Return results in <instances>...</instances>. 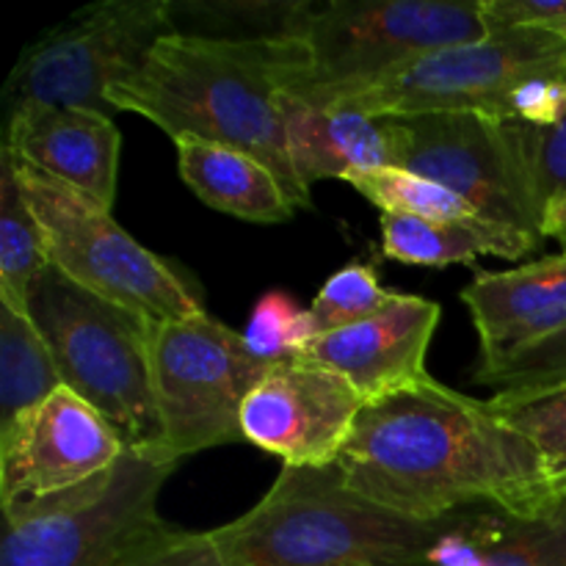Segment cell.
Masks as SVG:
<instances>
[{
    "label": "cell",
    "mask_w": 566,
    "mask_h": 566,
    "mask_svg": "<svg viewBox=\"0 0 566 566\" xmlns=\"http://www.w3.org/2000/svg\"><path fill=\"white\" fill-rule=\"evenodd\" d=\"M335 464L348 490L415 523L486 506L545 514L566 503V486L528 437L490 401L431 376L365 401Z\"/></svg>",
    "instance_id": "6da1fadb"
},
{
    "label": "cell",
    "mask_w": 566,
    "mask_h": 566,
    "mask_svg": "<svg viewBox=\"0 0 566 566\" xmlns=\"http://www.w3.org/2000/svg\"><path fill=\"white\" fill-rule=\"evenodd\" d=\"M114 111H133L171 138L191 133L258 155L285 182L296 208H310L287 153L276 59L269 39H216L175 31L108 92Z\"/></svg>",
    "instance_id": "7a4b0ae2"
},
{
    "label": "cell",
    "mask_w": 566,
    "mask_h": 566,
    "mask_svg": "<svg viewBox=\"0 0 566 566\" xmlns=\"http://www.w3.org/2000/svg\"><path fill=\"white\" fill-rule=\"evenodd\" d=\"M440 528L365 501L326 464L282 468L247 514L208 534L221 566H423Z\"/></svg>",
    "instance_id": "3957f363"
},
{
    "label": "cell",
    "mask_w": 566,
    "mask_h": 566,
    "mask_svg": "<svg viewBox=\"0 0 566 566\" xmlns=\"http://www.w3.org/2000/svg\"><path fill=\"white\" fill-rule=\"evenodd\" d=\"M484 36L481 0H302L291 25L271 36L276 86L293 97L324 99Z\"/></svg>",
    "instance_id": "277c9868"
},
{
    "label": "cell",
    "mask_w": 566,
    "mask_h": 566,
    "mask_svg": "<svg viewBox=\"0 0 566 566\" xmlns=\"http://www.w3.org/2000/svg\"><path fill=\"white\" fill-rule=\"evenodd\" d=\"M28 315L48 340L64 385L103 415L127 451L164 453L149 368L153 321L94 296L53 265L33 282Z\"/></svg>",
    "instance_id": "5b68a950"
},
{
    "label": "cell",
    "mask_w": 566,
    "mask_h": 566,
    "mask_svg": "<svg viewBox=\"0 0 566 566\" xmlns=\"http://www.w3.org/2000/svg\"><path fill=\"white\" fill-rule=\"evenodd\" d=\"M175 459L125 457L75 490L6 517L0 566H127L175 534L158 512Z\"/></svg>",
    "instance_id": "8992f818"
},
{
    "label": "cell",
    "mask_w": 566,
    "mask_h": 566,
    "mask_svg": "<svg viewBox=\"0 0 566 566\" xmlns=\"http://www.w3.org/2000/svg\"><path fill=\"white\" fill-rule=\"evenodd\" d=\"M14 175L42 227L50 265L66 280L153 324L205 315L180 271L122 230L111 208L17 160Z\"/></svg>",
    "instance_id": "52a82bcc"
},
{
    "label": "cell",
    "mask_w": 566,
    "mask_h": 566,
    "mask_svg": "<svg viewBox=\"0 0 566 566\" xmlns=\"http://www.w3.org/2000/svg\"><path fill=\"white\" fill-rule=\"evenodd\" d=\"M556 70H566L564 39L539 31H490L479 42L434 50L374 81L307 103L340 105L379 119L484 114L509 122L514 92L531 77Z\"/></svg>",
    "instance_id": "ba28073f"
},
{
    "label": "cell",
    "mask_w": 566,
    "mask_h": 566,
    "mask_svg": "<svg viewBox=\"0 0 566 566\" xmlns=\"http://www.w3.org/2000/svg\"><path fill=\"white\" fill-rule=\"evenodd\" d=\"M177 31L169 0H105L66 17L17 59L6 81V116L22 108H88L116 114L108 92L149 50Z\"/></svg>",
    "instance_id": "9c48e42d"
},
{
    "label": "cell",
    "mask_w": 566,
    "mask_h": 566,
    "mask_svg": "<svg viewBox=\"0 0 566 566\" xmlns=\"http://www.w3.org/2000/svg\"><path fill=\"white\" fill-rule=\"evenodd\" d=\"M271 363L208 313L149 326V368L164 453L175 462L241 442V412Z\"/></svg>",
    "instance_id": "30bf717a"
},
{
    "label": "cell",
    "mask_w": 566,
    "mask_h": 566,
    "mask_svg": "<svg viewBox=\"0 0 566 566\" xmlns=\"http://www.w3.org/2000/svg\"><path fill=\"white\" fill-rule=\"evenodd\" d=\"M396 119V169L415 171L462 197L484 219L542 241L531 171L528 125L484 114H420Z\"/></svg>",
    "instance_id": "8fae6325"
},
{
    "label": "cell",
    "mask_w": 566,
    "mask_h": 566,
    "mask_svg": "<svg viewBox=\"0 0 566 566\" xmlns=\"http://www.w3.org/2000/svg\"><path fill=\"white\" fill-rule=\"evenodd\" d=\"M125 442L70 387H59L0 429L3 520L97 479L125 457Z\"/></svg>",
    "instance_id": "7c38bea8"
},
{
    "label": "cell",
    "mask_w": 566,
    "mask_h": 566,
    "mask_svg": "<svg viewBox=\"0 0 566 566\" xmlns=\"http://www.w3.org/2000/svg\"><path fill=\"white\" fill-rule=\"evenodd\" d=\"M365 398L337 370L307 357L271 363L241 412L243 442L285 468L335 464Z\"/></svg>",
    "instance_id": "4fadbf2b"
},
{
    "label": "cell",
    "mask_w": 566,
    "mask_h": 566,
    "mask_svg": "<svg viewBox=\"0 0 566 566\" xmlns=\"http://www.w3.org/2000/svg\"><path fill=\"white\" fill-rule=\"evenodd\" d=\"M442 310L423 296L398 293L387 310L321 335L302 357L337 370L365 401L429 379L426 354Z\"/></svg>",
    "instance_id": "5bb4252c"
},
{
    "label": "cell",
    "mask_w": 566,
    "mask_h": 566,
    "mask_svg": "<svg viewBox=\"0 0 566 566\" xmlns=\"http://www.w3.org/2000/svg\"><path fill=\"white\" fill-rule=\"evenodd\" d=\"M6 149L20 166L86 193L103 208L116 197L122 136L111 114L22 108L6 116Z\"/></svg>",
    "instance_id": "9a60e30c"
},
{
    "label": "cell",
    "mask_w": 566,
    "mask_h": 566,
    "mask_svg": "<svg viewBox=\"0 0 566 566\" xmlns=\"http://www.w3.org/2000/svg\"><path fill=\"white\" fill-rule=\"evenodd\" d=\"M479 332V368H495L566 329V254L481 271L462 291Z\"/></svg>",
    "instance_id": "2e32d148"
},
{
    "label": "cell",
    "mask_w": 566,
    "mask_h": 566,
    "mask_svg": "<svg viewBox=\"0 0 566 566\" xmlns=\"http://www.w3.org/2000/svg\"><path fill=\"white\" fill-rule=\"evenodd\" d=\"M287 153L302 186L348 180L354 171L396 166V119L368 116L340 105H315L280 92Z\"/></svg>",
    "instance_id": "e0dca14e"
},
{
    "label": "cell",
    "mask_w": 566,
    "mask_h": 566,
    "mask_svg": "<svg viewBox=\"0 0 566 566\" xmlns=\"http://www.w3.org/2000/svg\"><path fill=\"white\" fill-rule=\"evenodd\" d=\"M423 566H566V503L545 514L490 506L451 514Z\"/></svg>",
    "instance_id": "ac0fdd59"
},
{
    "label": "cell",
    "mask_w": 566,
    "mask_h": 566,
    "mask_svg": "<svg viewBox=\"0 0 566 566\" xmlns=\"http://www.w3.org/2000/svg\"><path fill=\"white\" fill-rule=\"evenodd\" d=\"M180 177L208 208L254 224H280L296 210L285 182L258 155L210 138H171Z\"/></svg>",
    "instance_id": "d6986e66"
},
{
    "label": "cell",
    "mask_w": 566,
    "mask_h": 566,
    "mask_svg": "<svg viewBox=\"0 0 566 566\" xmlns=\"http://www.w3.org/2000/svg\"><path fill=\"white\" fill-rule=\"evenodd\" d=\"M539 247L536 238L514 227L481 219H412L381 216V249L390 260L426 269L473 265L479 258L520 260Z\"/></svg>",
    "instance_id": "ffe728a7"
},
{
    "label": "cell",
    "mask_w": 566,
    "mask_h": 566,
    "mask_svg": "<svg viewBox=\"0 0 566 566\" xmlns=\"http://www.w3.org/2000/svg\"><path fill=\"white\" fill-rule=\"evenodd\" d=\"M64 387L59 363L33 318L0 302V429Z\"/></svg>",
    "instance_id": "44dd1931"
},
{
    "label": "cell",
    "mask_w": 566,
    "mask_h": 566,
    "mask_svg": "<svg viewBox=\"0 0 566 566\" xmlns=\"http://www.w3.org/2000/svg\"><path fill=\"white\" fill-rule=\"evenodd\" d=\"M42 227L28 208L14 175V160L0 155V302L28 313V293L48 271Z\"/></svg>",
    "instance_id": "7402d4cb"
},
{
    "label": "cell",
    "mask_w": 566,
    "mask_h": 566,
    "mask_svg": "<svg viewBox=\"0 0 566 566\" xmlns=\"http://www.w3.org/2000/svg\"><path fill=\"white\" fill-rule=\"evenodd\" d=\"M348 186L357 188L381 216H412V219H473L475 213L462 197L442 188L440 182L415 171L381 166V169L354 171ZM484 219V216H481Z\"/></svg>",
    "instance_id": "603a6c76"
},
{
    "label": "cell",
    "mask_w": 566,
    "mask_h": 566,
    "mask_svg": "<svg viewBox=\"0 0 566 566\" xmlns=\"http://www.w3.org/2000/svg\"><path fill=\"white\" fill-rule=\"evenodd\" d=\"M321 337L313 313L285 291H269L258 298L243 329L247 348L263 363L302 357Z\"/></svg>",
    "instance_id": "cb8c5ba5"
},
{
    "label": "cell",
    "mask_w": 566,
    "mask_h": 566,
    "mask_svg": "<svg viewBox=\"0 0 566 566\" xmlns=\"http://www.w3.org/2000/svg\"><path fill=\"white\" fill-rule=\"evenodd\" d=\"M490 403L534 442L553 479L566 486V385L534 396H495Z\"/></svg>",
    "instance_id": "d4e9b609"
},
{
    "label": "cell",
    "mask_w": 566,
    "mask_h": 566,
    "mask_svg": "<svg viewBox=\"0 0 566 566\" xmlns=\"http://www.w3.org/2000/svg\"><path fill=\"white\" fill-rule=\"evenodd\" d=\"M396 296L398 293L381 287L379 276L370 265L348 263L324 282L310 313H313L321 335H326V332L346 329L359 321L374 318L381 310L390 307Z\"/></svg>",
    "instance_id": "484cf974"
},
{
    "label": "cell",
    "mask_w": 566,
    "mask_h": 566,
    "mask_svg": "<svg viewBox=\"0 0 566 566\" xmlns=\"http://www.w3.org/2000/svg\"><path fill=\"white\" fill-rule=\"evenodd\" d=\"M473 381L506 398L534 396L566 385V329L495 368H475Z\"/></svg>",
    "instance_id": "4316f807"
},
{
    "label": "cell",
    "mask_w": 566,
    "mask_h": 566,
    "mask_svg": "<svg viewBox=\"0 0 566 566\" xmlns=\"http://www.w3.org/2000/svg\"><path fill=\"white\" fill-rule=\"evenodd\" d=\"M486 31H539L566 42V0H481Z\"/></svg>",
    "instance_id": "83f0119b"
},
{
    "label": "cell",
    "mask_w": 566,
    "mask_h": 566,
    "mask_svg": "<svg viewBox=\"0 0 566 566\" xmlns=\"http://www.w3.org/2000/svg\"><path fill=\"white\" fill-rule=\"evenodd\" d=\"M528 149L536 197L545 210L547 202L566 193V114L558 125L545 130L528 127Z\"/></svg>",
    "instance_id": "f1b7e54d"
},
{
    "label": "cell",
    "mask_w": 566,
    "mask_h": 566,
    "mask_svg": "<svg viewBox=\"0 0 566 566\" xmlns=\"http://www.w3.org/2000/svg\"><path fill=\"white\" fill-rule=\"evenodd\" d=\"M127 566H221V558L210 534L177 528L169 539Z\"/></svg>",
    "instance_id": "f546056e"
},
{
    "label": "cell",
    "mask_w": 566,
    "mask_h": 566,
    "mask_svg": "<svg viewBox=\"0 0 566 566\" xmlns=\"http://www.w3.org/2000/svg\"><path fill=\"white\" fill-rule=\"evenodd\" d=\"M542 235L553 238L562 247V254H566V193L547 202L542 216Z\"/></svg>",
    "instance_id": "4dcf8cb0"
}]
</instances>
